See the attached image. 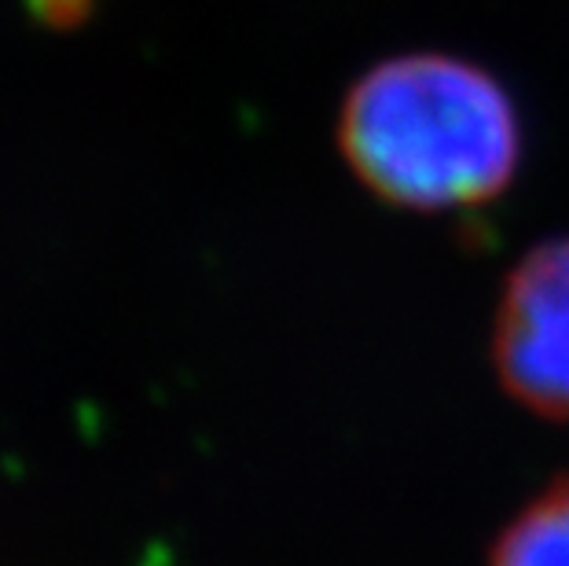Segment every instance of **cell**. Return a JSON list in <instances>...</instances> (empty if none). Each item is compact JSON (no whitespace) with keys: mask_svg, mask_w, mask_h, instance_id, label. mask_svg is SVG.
<instances>
[{"mask_svg":"<svg viewBox=\"0 0 569 566\" xmlns=\"http://www.w3.org/2000/svg\"><path fill=\"white\" fill-rule=\"evenodd\" d=\"M346 162L386 202L456 210L496 199L522 155L515 103L481 67L448 56L386 59L342 111Z\"/></svg>","mask_w":569,"mask_h":566,"instance_id":"cell-1","label":"cell"},{"mask_svg":"<svg viewBox=\"0 0 569 566\" xmlns=\"http://www.w3.org/2000/svg\"><path fill=\"white\" fill-rule=\"evenodd\" d=\"M492 360L518 405L569 424V239L518 261L496 309Z\"/></svg>","mask_w":569,"mask_h":566,"instance_id":"cell-2","label":"cell"},{"mask_svg":"<svg viewBox=\"0 0 569 566\" xmlns=\"http://www.w3.org/2000/svg\"><path fill=\"white\" fill-rule=\"evenodd\" d=\"M489 566H569V478L548 486L503 526Z\"/></svg>","mask_w":569,"mask_h":566,"instance_id":"cell-3","label":"cell"}]
</instances>
